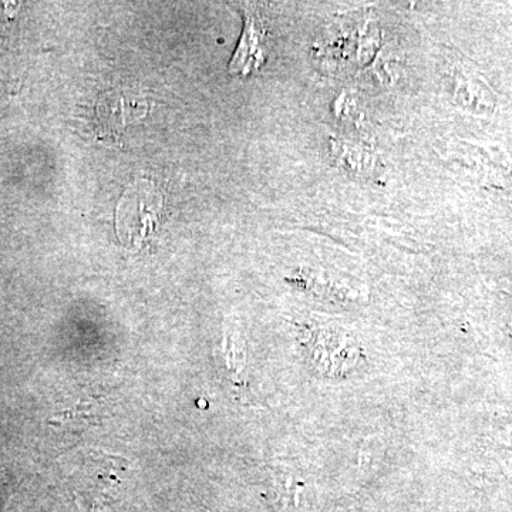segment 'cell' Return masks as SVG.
<instances>
[{
    "label": "cell",
    "mask_w": 512,
    "mask_h": 512,
    "mask_svg": "<svg viewBox=\"0 0 512 512\" xmlns=\"http://www.w3.org/2000/svg\"><path fill=\"white\" fill-rule=\"evenodd\" d=\"M225 359H227L229 372L237 377V380L241 379L245 367V350L239 348L237 342H232L231 336L225 340Z\"/></svg>",
    "instance_id": "8992f818"
},
{
    "label": "cell",
    "mask_w": 512,
    "mask_h": 512,
    "mask_svg": "<svg viewBox=\"0 0 512 512\" xmlns=\"http://www.w3.org/2000/svg\"><path fill=\"white\" fill-rule=\"evenodd\" d=\"M147 111V101L133 94L121 90L103 93L96 109L97 134L101 140L116 143L127 126L146 117Z\"/></svg>",
    "instance_id": "7a4b0ae2"
},
{
    "label": "cell",
    "mask_w": 512,
    "mask_h": 512,
    "mask_svg": "<svg viewBox=\"0 0 512 512\" xmlns=\"http://www.w3.org/2000/svg\"><path fill=\"white\" fill-rule=\"evenodd\" d=\"M265 28L254 10L245 9V29L234 59L229 64V73L249 74L258 69L265 60Z\"/></svg>",
    "instance_id": "277c9868"
},
{
    "label": "cell",
    "mask_w": 512,
    "mask_h": 512,
    "mask_svg": "<svg viewBox=\"0 0 512 512\" xmlns=\"http://www.w3.org/2000/svg\"><path fill=\"white\" fill-rule=\"evenodd\" d=\"M97 419V414L94 413V406L92 403H77L76 406L70 407V409L64 410V412L56 414L53 423H73V421H79V423H94Z\"/></svg>",
    "instance_id": "5b68a950"
},
{
    "label": "cell",
    "mask_w": 512,
    "mask_h": 512,
    "mask_svg": "<svg viewBox=\"0 0 512 512\" xmlns=\"http://www.w3.org/2000/svg\"><path fill=\"white\" fill-rule=\"evenodd\" d=\"M163 211V197L151 181L140 180L124 192L117 205L116 229L127 248L143 247L156 232Z\"/></svg>",
    "instance_id": "6da1fadb"
},
{
    "label": "cell",
    "mask_w": 512,
    "mask_h": 512,
    "mask_svg": "<svg viewBox=\"0 0 512 512\" xmlns=\"http://www.w3.org/2000/svg\"><path fill=\"white\" fill-rule=\"evenodd\" d=\"M313 365L330 377L342 376L356 365L357 352L355 342L343 336L322 333L316 336L311 345Z\"/></svg>",
    "instance_id": "3957f363"
}]
</instances>
